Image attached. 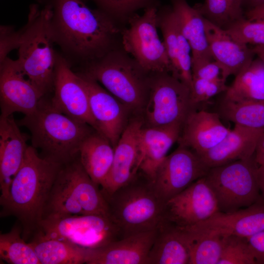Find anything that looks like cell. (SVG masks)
Returning a JSON list of instances; mask_svg holds the SVG:
<instances>
[{
    "label": "cell",
    "mask_w": 264,
    "mask_h": 264,
    "mask_svg": "<svg viewBox=\"0 0 264 264\" xmlns=\"http://www.w3.org/2000/svg\"><path fill=\"white\" fill-rule=\"evenodd\" d=\"M49 11V26L56 44L66 56L85 64L114 48L119 28L102 10L84 0H38Z\"/></svg>",
    "instance_id": "obj_1"
},
{
    "label": "cell",
    "mask_w": 264,
    "mask_h": 264,
    "mask_svg": "<svg viewBox=\"0 0 264 264\" xmlns=\"http://www.w3.org/2000/svg\"><path fill=\"white\" fill-rule=\"evenodd\" d=\"M62 166L42 156L31 145L28 146L7 196L0 203L1 216L16 217L24 239L33 235L42 220L51 190Z\"/></svg>",
    "instance_id": "obj_2"
},
{
    "label": "cell",
    "mask_w": 264,
    "mask_h": 264,
    "mask_svg": "<svg viewBox=\"0 0 264 264\" xmlns=\"http://www.w3.org/2000/svg\"><path fill=\"white\" fill-rule=\"evenodd\" d=\"M18 124L29 131L31 145L42 156L63 165L78 157L83 140L95 130L55 109L45 96L36 110Z\"/></svg>",
    "instance_id": "obj_3"
},
{
    "label": "cell",
    "mask_w": 264,
    "mask_h": 264,
    "mask_svg": "<svg viewBox=\"0 0 264 264\" xmlns=\"http://www.w3.org/2000/svg\"><path fill=\"white\" fill-rule=\"evenodd\" d=\"M49 19L46 7L39 3L30 6L27 23L20 30L16 60L23 74L44 96L53 90L57 55Z\"/></svg>",
    "instance_id": "obj_4"
},
{
    "label": "cell",
    "mask_w": 264,
    "mask_h": 264,
    "mask_svg": "<svg viewBox=\"0 0 264 264\" xmlns=\"http://www.w3.org/2000/svg\"><path fill=\"white\" fill-rule=\"evenodd\" d=\"M138 173L106 198L110 218L121 238L155 229L163 219L166 202L157 194L152 182Z\"/></svg>",
    "instance_id": "obj_5"
},
{
    "label": "cell",
    "mask_w": 264,
    "mask_h": 264,
    "mask_svg": "<svg viewBox=\"0 0 264 264\" xmlns=\"http://www.w3.org/2000/svg\"><path fill=\"white\" fill-rule=\"evenodd\" d=\"M86 214L110 217L108 203L100 186L84 170L78 156L60 169L43 219Z\"/></svg>",
    "instance_id": "obj_6"
},
{
    "label": "cell",
    "mask_w": 264,
    "mask_h": 264,
    "mask_svg": "<svg viewBox=\"0 0 264 264\" xmlns=\"http://www.w3.org/2000/svg\"><path fill=\"white\" fill-rule=\"evenodd\" d=\"M80 73L101 84L127 109H140L148 97L151 78L124 50L114 48L84 64Z\"/></svg>",
    "instance_id": "obj_7"
},
{
    "label": "cell",
    "mask_w": 264,
    "mask_h": 264,
    "mask_svg": "<svg viewBox=\"0 0 264 264\" xmlns=\"http://www.w3.org/2000/svg\"><path fill=\"white\" fill-rule=\"evenodd\" d=\"M259 166L253 155L210 168L205 177L216 198L219 211H235L260 199Z\"/></svg>",
    "instance_id": "obj_8"
},
{
    "label": "cell",
    "mask_w": 264,
    "mask_h": 264,
    "mask_svg": "<svg viewBox=\"0 0 264 264\" xmlns=\"http://www.w3.org/2000/svg\"><path fill=\"white\" fill-rule=\"evenodd\" d=\"M33 237L65 241L87 248L121 238L110 218L97 214L44 218Z\"/></svg>",
    "instance_id": "obj_9"
},
{
    "label": "cell",
    "mask_w": 264,
    "mask_h": 264,
    "mask_svg": "<svg viewBox=\"0 0 264 264\" xmlns=\"http://www.w3.org/2000/svg\"><path fill=\"white\" fill-rule=\"evenodd\" d=\"M158 9L146 7L141 15L128 18L129 25L121 33L123 50L148 72H171V64L163 41L157 32Z\"/></svg>",
    "instance_id": "obj_10"
},
{
    "label": "cell",
    "mask_w": 264,
    "mask_h": 264,
    "mask_svg": "<svg viewBox=\"0 0 264 264\" xmlns=\"http://www.w3.org/2000/svg\"><path fill=\"white\" fill-rule=\"evenodd\" d=\"M151 78L146 107L148 127L183 125L196 107L188 86L169 72L154 73Z\"/></svg>",
    "instance_id": "obj_11"
},
{
    "label": "cell",
    "mask_w": 264,
    "mask_h": 264,
    "mask_svg": "<svg viewBox=\"0 0 264 264\" xmlns=\"http://www.w3.org/2000/svg\"><path fill=\"white\" fill-rule=\"evenodd\" d=\"M209 169L197 154L179 145L160 164L152 183L157 194L166 202L205 176Z\"/></svg>",
    "instance_id": "obj_12"
},
{
    "label": "cell",
    "mask_w": 264,
    "mask_h": 264,
    "mask_svg": "<svg viewBox=\"0 0 264 264\" xmlns=\"http://www.w3.org/2000/svg\"><path fill=\"white\" fill-rule=\"evenodd\" d=\"M70 65L65 57L57 53L51 104L61 113L89 125L97 131L87 90Z\"/></svg>",
    "instance_id": "obj_13"
},
{
    "label": "cell",
    "mask_w": 264,
    "mask_h": 264,
    "mask_svg": "<svg viewBox=\"0 0 264 264\" xmlns=\"http://www.w3.org/2000/svg\"><path fill=\"white\" fill-rule=\"evenodd\" d=\"M218 211L216 198L204 176L166 202L163 219L186 227L208 219Z\"/></svg>",
    "instance_id": "obj_14"
},
{
    "label": "cell",
    "mask_w": 264,
    "mask_h": 264,
    "mask_svg": "<svg viewBox=\"0 0 264 264\" xmlns=\"http://www.w3.org/2000/svg\"><path fill=\"white\" fill-rule=\"evenodd\" d=\"M44 96L23 74L16 60L7 57L0 63L1 116L15 112L30 114Z\"/></svg>",
    "instance_id": "obj_15"
},
{
    "label": "cell",
    "mask_w": 264,
    "mask_h": 264,
    "mask_svg": "<svg viewBox=\"0 0 264 264\" xmlns=\"http://www.w3.org/2000/svg\"><path fill=\"white\" fill-rule=\"evenodd\" d=\"M76 73L87 90L97 131L106 137L114 148L127 126L128 109L97 82L80 73Z\"/></svg>",
    "instance_id": "obj_16"
},
{
    "label": "cell",
    "mask_w": 264,
    "mask_h": 264,
    "mask_svg": "<svg viewBox=\"0 0 264 264\" xmlns=\"http://www.w3.org/2000/svg\"><path fill=\"white\" fill-rule=\"evenodd\" d=\"M142 127L140 120L130 122L114 147L112 166L100 187L105 198L130 181L138 173L139 133Z\"/></svg>",
    "instance_id": "obj_17"
},
{
    "label": "cell",
    "mask_w": 264,
    "mask_h": 264,
    "mask_svg": "<svg viewBox=\"0 0 264 264\" xmlns=\"http://www.w3.org/2000/svg\"><path fill=\"white\" fill-rule=\"evenodd\" d=\"M156 229L137 233L103 246L88 248L86 264H148Z\"/></svg>",
    "instance_id": "obj_18"
},
{
    "label": "cell",
    "mask_w": 264,
    "mask_h": 264,
    "mask_svg": "<svg viewBox=\"0 0 264 264\" xmlns=\"http://www.w3.org/2000/svg\"><path fill=\"white\" fill-rule=\"evenodd\" d=\"M186 227L247 238L264 231V202L261 197L246 208L227 213L218 211L208 219Z\"/></svg>",
    "instance_id": "obj_19"
},
{
    "label": "cell",
    "mask_w": 264,
    "mask_h": 264,
    "mask_svg": "<svg viewBox=\"0 0 264 264\" xmlns=\"http://www.w3.org/2000/svg\"><path fill=\"white\" fill-rule=\"evenodd\" d=\"M13 115L0 116V203L20 169L28 145Z\"/></svg>",
    "instance_id": "obj_20"
},
{
    "label": "cell",
    "mask_w": 264,
    "mask_h": 264,
    "mask_svg": "<svg viewBox=\"0 0 264 264\" xmlns=\"http://www.w3.org/2000/svg\"><path fill=\"white\" fill-rule=\"evenodd\" d=\"M158 26L171 64V74L189 87L192 83V50L170 5L158 11Z\"/></svg>",
    "instance_id": "obj_21"
},
{
    "label": "cell",
    "mask_w": 264,
    "mask_h": 264,
    "mask_svg": "<svg viewBox=\"0 0 264 264\" xmlns=\"http://www.w3.org/2000/svg\"><path fill=\"white\" fill-rule=\"evenodd\" d=\"M204 23L210 52L221 68L223 79L236 76L252 62L255 55L252 48L236 41L223 29L204 17Z\"/></svg>",
    "instance_id": "obj_22"
},
{
    "label": "cell",
    "mask_w": 264,
    "mask_h": 264,
    "mask_svg": "<svg viewBox=\"0 0 264 264\" xmlns=\"http://www.w3.org/2000/svg\"><path fill=\"white\" fill-rule=\"evenodd\" d=\"M217 112L192 111L184 122L177 142L200 155L219 144L230 130Z\"/></svg>",
    "instance_id": "obj_23"
},
{
    "label": "cell",
    "mask_w": 264,
    "mask_h": 264,
    "mask_svg": "<svg viewBox=\"0 0 264 264\" xmlns=\"http://www.w3.org/2000/svg\"><path fill=\"white\" fill-rule=\"evenodd\" d=\"M183 125L142 127L139 133V172L152 182L161 162L179 139Z\"/></svg>",
    "instance_id": "obj_24"
},
{
    "label": "cell",
    "mask_w": 264,
    "mask_h": 264,
    "mask_svg": "<svg viewBox=\"0 0 264 264\" xmlns=\"http://www.w3.org/2000/svg\"><path fill=\"white\" fill-rule=\"evenodd\" d=\"M263 132L235 124L219 144L199 156L210 168L249 158L254 155Z\"/></svg>",
    "instance_id": "obj_25"
},
{
    "label": "cell",
    "mask_w": 264,
    "mask_h": 264,
    "mask_svg": "<svg viewBox=\"0 0 264 264\" xmlns=\"http://www.w3.org/2000/svg\"><path fill=\"white\" fill-rule=\"evenodd\" d=\"M181 31L192 50V69L214 59L210 52L204 28V17L186 0H169Z\"/></svg>",
    "instance_id": "obj_26"
},
{
    "label": "cell",
    "mask_w": 264,
    "mask_h": 264,
    "mask_svg": "<svg viewBox=\"0 0 264 264\" xmlns=\"http://www.w3.org/2000/svg\"><path fill=\"white\" fill-rule=\"evenodd\" d=\"M188 247L181 229L163 219L150 251L148 264H189Z\"/></svg>",
    "instance_id": "obj_27"
},
{
    "label": "cell",
    "mask_w": 264,
    "mask_h": 264,
    "mask_svg": "<svg viewBox=\"0 0 264 264\" xmlns=\"http://www.w3.org/2000/svg\"><path fill=\"white\" fill-rule=\"evenodd\" d=\"M114 148L103 135L93 130L83 140L79 159L84 170L100 187L112 166Z\"/></svg>",
    "instance_id": "obj_28"
},
{
    "label": "cell",
    "mask_w": 264,
    "mask_h": 264,
    "mask_svg": "<svg viewBox=\"0 0 264 264\" xmlns=\"http://www.w3.org/2000/svg\"><path fill=\"white\" fill-rule=\"evenodd\" d=\"M224 93L222 99L236 103L264 101V63L253 59Z\"/></svg>",
    "instance_id": "obj_29"
},
{
    "label": "cell",
    "mask_w": 264,
    "mask_h": 264,
    "mask_svg": "<svg viewBox=\"0 0 264 264\" xmlns=\"http://www.w3.org/2000/svg\"><path fill=\"white\" fill-rule=\"evenodd\" d=\"M179 227L188 248L189 264H218L225 236L191 227Z\"/></svg>",
    "instance_id": "obj_30"
},
{
    "label": "cell",
    "mask_w": 264,
    "mask_h": 264,
    "mask_svg": "<svg viewBox=\"0 0 264 264\" xmlns=\"http://www.w3.org/2000/svg\"><path fill=\"white\" fill-rule=\"evenodd\" d=\"M41 264H86L87 248L69 242L33 237L28 242Z\"/></svg>",
    "instance_id": "obj_31"
},
{
    "label": "cell",
    "mask_w": 264,
    "mask_h": 264,
    "mask_svg": "<svg viewBox=\"0 0 264 264\" xmlns=\"http://www.w3.org/2000/svg\"><path fill=\"white\" fill-rule=\"evenodd\" d=\"M216 112L221 119L264 131V101L236 103L222 98Z\"/></svg>",
    "instance_id": "obj_32"
},
{
    "label": "cell",
    "mask_w": 264,
    "mask_h": 264,
    "mask_svg": "<svg viewBox=\"0 0 264 264\" xmlns=\"http://www.w3.org/2000/svg\"><path fill=\"white\" fill-rule=\"evenodd\" d=\"M21 224L0 235V257L10 264H41L33 247L21 235Z\"/></svg>",
    "instance_id": "obj_33"
},
{
    "label": "cell",
    "mask_w": 264,
    "mask_h": 264,
    "mask_svg": "<svg viewBox=\"0 0 264 264\" xmlns=\"http://www.w3.org/2000/svg\"><path fill=\"white\" fill-rule=\"evenodd\" d=\"M244 0H204L195 6L211 22L225 29L236 21L245 18Z\"/></svg>",
    "instance_id": "obj_34"
},
{
    "label": "cell",
    "mask_w": 264,
    "mask_h": 264,
    "mask_svg": "<svg viewBox=\"0 0 264 264\" xmlns=\"http://www.w3.org/2000/svg\"><path fill=\"white\" fill-rule=\"evenodd\" d=\"M223 29L240 43L254 46L264 45V19L249 21L244 18Z\"/></svg>",
    "instance_id": "obj_35"
},
{
    "label": "cell",
    "mask_w": 264,
    "mask_h": 264,
    "mask_svg": "<svg viewBox=\"0 0 264 264\" xmlns=\"http://www.w3.org/2000/svg\"><path fill=\"white\" fill-rule=\"evenodd\" d=\"M218 264H256L247 238L225 236Z\"/></svg>",
    "instance_id": "obj_36"
},
{
    "label": "cell",
    "mask_w": 264,
    "mask_h": 264,
    "mask_svg": "<svg viewBox=\"0 0 264 264\" xmlns=\"http://www.w3.org/2000/svg\"><path fill=\"white\" fill-rule=\"evenodd\" d=\"M225 80L220 78L209 80L193 78L191 88L193 104L197 108L201 103L206 102L216 95L224 92L228 88Z\"/></svg>",
    "instance_id": "obj_37"
},
{
    "label": "cell",
    "mask_w": 264,
    "mask_h": 264,
    "mask_svg": "<svg viewBox=\"0 0 264 264\" xmlns=\"http://www.w3.org/2000/svg\"><path fill=\"white\" fill-rule=\"evenodd\" d=\"M113 18H129L137 9L150 5L151 0H94Z\"/></svg>",
    "instance_id": "obj_38"
},
{
    "label": "cell",
    "mask_w": 264,
    "mask_h": 264,
    "mask_svg": "<svg viewBox=\"0 0 264 264\" xmlns=\"http://www.w3.org/2000/svg\"><path fill=\"white\" fill-rule=\"evenodd\" d=\"M20 31H16L13 27L1 25L0 28V63L7 58L10 52L18 49Z\"/></svg>",
    "instance_id": "obj_39"
},
{
    "label": "cell",
    "mask_w": 264,
    "mask_h": 264,
    "mask_svg": "<svg viewBox=\"0 0 264 264\" xmlns=\"http://www.w3.org/2000/svg\"><path fill=\"white\" fill-rule=\"evenodd\" d=\"M192 78L215 80L222 78V70L220 65L215 60L192 69Z\"/></svg>",
    "instance_id": "obj_40"
},
{
    "label": "cell",
    "mask_w": 264,
    "mask_h": 264,
    "mask_svg": "<svg viewBox=\"0 0 264 264\" xmlns=\"http://www.w3.org/2000/svg\"><path fill=\"white\" fill-rule=\"evenodd\" d=\"M256 264H264V231L247 238Z\"/></svg>",
    "instance_id": "obj_41"
},
{
    "label": "cell",
    "mask_w": 264,
    "mask_h": 264,
    "mask_svg": "<svg viewBox=\"0 0 264 264\" xmlns=\"http://www.w3.org/2000/svg\"><path fill=\"white\" fill-rule=\"evenodd\" d=\"M244 17L249 21L264 19V4L248 9Z\"/></svg>",
    "instance_id": "obj_42"
},
{
    "label": "cell",
    "mask_w": 264,
    "mask_h": 264,
    "mask_svg": "<svg viewBox=\"0 0 264 264\" xmlns=\"http://www.w3.org/2000/svg\"><path fill=\"white\" fill-rule=\"evenodd\" d=\"M255 159L259 165L264 164V132L261 134L257 144Z\"/></svg>",
    "instance_id": "obj_43"
},
{
    "label": "cell",
    "mask_w": 264,
    "mask_h": 264,
    "mask_svg": "<svg viewBox=\"0 0 264 264\" xmlns=\"http://www.w3.org/2000/svg\"><path fill=\"white\" fill-rule=\"evenodd\" d=\"M258 184L261 197L264 202V164L259 166Z\"/></svg>",
    "instance_id": "obj_44"
},
{
    "label": "cell",
    "mask_w": 264,
    "mask_h": 264,
    "mask_svg": "<svg viewBox=\"0 0 264 264\" xmlns=\"http://www.w3.org/2000/svg\"><path fill=\"white\" fill-rule=\"evenodd\" d=\"M252 49L255 55L264 63V45H255Z\"/></svg>",
    "instance_id": "obj_45"
},
{
    "label": "cell",
    "mask_w": 264,
    "mask_h": 264,
    "mask_svg": "<svg viewBox=\"0 0 264 264\" xmlns=\"http://www.w3.org/2000/svg\"><path fill=\"white\" fill-rule=\"evenodd\" d=\"M264 4V0H244V5H246L248 9Z\"/></svg>",
    "instance_id": "obj_46"
}]
</instances>
